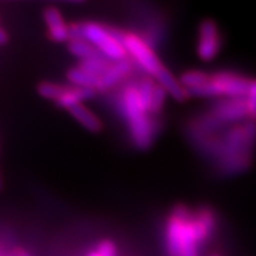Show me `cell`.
I'll return each mask as SVG.
<instances>
[{
	"label": "cell",
	"instance_id": "cell-1",
	"mask_svg": "<svg viewBox=\"0 0 256 256\" xmlns=\"http://www.w3.org/2000/svg\"><path fill=\"white\" fill-rule=\"evenodd\" d=\"M200 151L215 162L220 174H238L252 162L256 142V122L247 121L232 124L214 134H197Z\"/></svg>",
	"mask_w": 256,
	"mask_h": 256
},
{
	"label": "cell",
	"instance_id": "cell-2",
	"mask_svg": "<svg viewBox=\"0 0 256 256\" xmlns=\"http://www.w3.org/2000/svg\"><path fill=\"white\" fill-rule=\"evenodd\" d=\"M216 217L211 210L192 214L179 206L172 211L166 226V246L170 256H198L200 246L212 235Z\"/></svg>",
	"mask_w": 256,
	"mask_h": 256
},
{
	"label": "cell",
	"instance_id": "cell-3",
	"mask_svg": "<svg viewBox=\"0 0 256 256\" xmlns=\"http://www.w3.org/2000/svg\"><path fill=\"white\" fill-rule=\"evenodd\" d=\"M252 80L232 72H217L210 74L209 81L200 87L191 89L188 95L197 98H246Z\"/></svg>",
	"mask_w": 256,
	"mask_h": 256
},
{
	"label": "cell",
	"instance_id": "cell-4",
	"mask_svg": "<svg viewBox=\"0 0 256 256\" xmlns=\"http://www.w3.org/2000/svg\"><path fill=\"white\" fill-rule=\"evenodd\" d=\"M124 107L136 146L140 150L148 148L152 144L153 130L147 112L140 104L136 88L130 87L124 90Z\"/></svg>",
	"mask_w": 256,
	"mask_h": 256
},
{
	"label": "cell",
	"instance_id": "cell-5",
	"mask_svg": "<svg viewBox=\"0 0 256 256\" xmlns=\"http://www.w3.org/2000/svg\"><path fill=\"white\" fill-rule=\"evenodd\" d=\"M83 40H87L96 46L108 60L116 62L124 60L127 51L115 38L112 36L110 30H106L101 25L95 23L82 24Z\"/></svg>",
	"mask_w": 256,
	"mask_h": 256
},
{
	"label": "cell",
	"instance_id": "cell-6",
	"mask_svg": "<svg viewBox=\"0 0 256 256\" xmlns=\"http://www.w3.org/2000/svg\"><path fill=\"white\" fill-rule=\"evenodd\" d=\"M122 46L127 52L132 55L138 63L146 70L150 75L156 78L165 66L160 63L158 57L153 50L150 48L145 42L140 40L136 34H124Z\"/></svg>",
	"mask_w": 256,
	"mask_h": 256
},
{
	"label": "cell",
	"instance_id": "cell-7",
	"mask_svg": "<svg viewBox=\"0 0 256 256\" xmlns=\"http://www.w3.org/2000/svg\"><path fill=\"white\" fill-rule=\"evenodd\" d=\"M224 126H232L244 122L249 118L244 98H222L217 101L208 112Z\"/></svg>",
	"mask_w": 256,
	"mask_h": 256
},
{
	"label": "cell",
	"instance_id": "cell-8",
	"mask_svg": "<svg viewBox=\"0 0 256 256\" xmlns=\"http://www.w3.org/2000/svg\"><path fill=\"white\" fill-rule=\"evenodd\" d=\"M220 49V31L215 22L206 19L200 25L198 30L197 54L204 62H210L218 55Z\"/></svg>",
	"mask_w": 256,
	"mask_h": 256
},
{
	"label": "cell",
	"instance_id": "cell-9",
	"mask_svg": "<svg viewBox=\"0 0 256 256\" xmlns=\"http://www.w3.org/2000/svg\"><path fill=\"white\" fill-rule=\"evenodd\" d=\"M130 72V63L128 60H122L112 64L110 69L106 72L100 78V83H98V90H107L112 87H114L116 83H119L128 72Z\"/></svg>",
	"mask_w": 256,
	"mask_h": 256
},
{
	"label": "cell",
	"instance_id": "cell-10",
	"mask_svg": "<svg viewBox=\"0 0 256 256\" xmlns=\"http://www.w3.org/2000/svg\"><path fill=\"white\" fill-rule=\"evenodd\" d=\"M44 19L49 28V34L51 40L55 42H66L69 40L68 28L64 24L62 16L56 8H46L44 12Z\"/></svg>",
	"mask_w": 256,
	"mask_h": 256
},
{
	"label": "cell",
	"instance_id": "cell-11",
	"mask_svg": "<svg viewBox=\"0 0 256 256\" xmlns=\"http://www.w3.org/2000/svg\"><path fill=\"white\" fill-rule=\"evenodd\" d=\"M95 96V89L92 88H81V87H72L69 88L66 87V92H63V95L60 98L56 100V104L60 108H70L74 107L76 104H81L82 101L88 100Z\"/></svg>",
	"mask_w": 256,
	"mask_h": 256
},
{
	"label": "cell",
	"instance_id": "cell-12",
	"mask_svg": "<svg viewBox=\"0 0 256 256\" xmlns=\"http://www.w3.org/2000/svg\"><path fill=\"white\" fill-rule=\"evenodd\" d=\"M158 84L162 86L165 89L166 92L172 96L174 100L177 101H184L188 98V92L185 90L183 86L180 84V82L168 72V69L164 68L160 72L158 75L156 76Z\"/></svg>",
	"mask_w": 256,
	"mask_h": 256
},
{
	"label": "cell",
	"instance_id": "cell-13",
	"mask_svg": "<svg viewBox=\"0 0 256 256\" xmlns=\"http://www.w3.org/2000/svg\"><path fill=\"white\" fill-rule=\"evenodd\" d=\"M70 114L87 130L92 132H98L102 128L101 121L98 119V116L92 113L87 107L83 104H76L69 110Z\"/></svg>",
	"mask_w": 256,
	"mask_h": 256
},
{
	"label": "cell",
	"instance_id": "cell-14",
	"mask_svg": "<svg viewBox=\"0 0 256 256\" xmlns=\"http://www.w3.org/2000/svg\"><path fill=\"white\" fill-rule=\"evenodd\" d=\"M69 50L74 56L80 57L82 60L90 58H106L100 50L96 49L87 40H72L69 43Z\"/></svg>",
	"mask_w": 256,
	"mask_h": 256
},
{
	"label": "cell",
	"instance_id": "cell-15",
	"mask_svg": "<svg viewBox=\"0 0 256 256\" xmlns=\"http://www.w3.org/2000/svg\"><path fill=\"white\" fill-rule=\"evenodd\" d=\"M68 80L76 87L81 88H92L98 89V83H100V78L92 74L86 72L81 68H75L69 70Z\"/></svg>",
	"mask_w": 256,
	"mask_h": 256
},
{
	"label": "cell",
	"instance_id": "cell-16",
	"mask_svg": "<svg viewBox=\"0 0 256 256\" xmlns=\"http://www.w3.org/2000/svg\"><path fill=\"white\" fill-rule=\"evenodd\" d=\"M210 74L206 72H203V70H188V72H185L183 75L180 76V84L183 86L186 92L191 89L198 88L200 86L206 84V83L209 81Z\"/></svg>",
	"mask_w": 256,
	"mask_h": 256
},
{
	"label": "cell",
	"instance_id": "cell-17",
	"mask_svg": "<svg viewBox=\"0 0 256 256\" xmlns=\"http://www.w3.org/2000/svg\"><path fill=\"white\" fill-rule=\"evenodd\" d=\"M112 64L107 58H90V60H83L81 62L80 68L86 70V72L92 74V75L101 78L104 74L110 69Z\"/></svg>",
	"mask_w": 256,
	"mask_h": 256
},
{
	"label": "cell",
	"instance_id": "cell-18",
	"mask_svg": "<svg viewBox=\"0 0 256 256\" xmlns=\"http://www.w3.org/2000/svg\"><path fill=\"white\" fill-rule=\"evenodd\" d=\"M154 82L151 78L142 80L140 83L139 88H138V95H139V101L142 107L146 112H150V104H151L153 90H154Z\"/></svg>",
	"mask_w": 256,
	"mask_h": 256
},
{
	"label": "cell",
	"instance_id": "cell-19",
	"mask_svg": "<svg viewBox=\"0 0 256 256\" xmlns=\"http://www.w3.org/2000/svg\"><path fill=\"white\" fill-rule=\"evenodd\" d=\"M66 87L60 84H56V83L51 82H43L38 86L37 90L40 92V95L44 98H49V100L56 101L57 98H60L63 95V92H66Z\"/></svg>",
	"mask_w": 256,
	"mask_h": 256
},
{
	"label": "cell",
	"instance_id": "cell-20",
	"mask_svg": "<svg viewBox=\"0 0 256 256\" xmlns=\"http://www.w3.org/2000/svg\"><path fill=\"white\" fill-rule=\"evenodd\" d=\"M166 90L160 84L154 86V90H153L151 104H150V112L152 114H156L162 110V106H164L165 98H166Z\"/></svg>",
	"mask_w": 256,
	"mask_h": 256
},
{
	"label": "cell",
	"instance_id": "cell-21",
	"mask_svg": "<svg viewBox=\"0 0 256 256\" xmlns=\"http://www.w3.org/2000/svg\"><path fill=\"white\" fill-rule=\"evenodd\" d=\"M244 100L246 104H247L249 118L256 121V80H252L248 94L246 96Z\"/></svg>",
	"mask_w": 256,
	"mask_h": 256
},
{
	"label": "cell",
	"instance_id": "cell-22",
	"mask_svg": "<svg viewBox=\"0 0 256 256\" xmlns=\"http://www.w3.org/2000/svg\"><path fill=\"white\" fill-rule=\"evenodd\" d=\"M96 252L100 256H116V247L112 241L104 240L98 246Z\"/></svg>",
	"mask_w": 256,
	"mask_h": 256
},
{
	"label": "cell",
	"instance_id": "cell-23",
	"mask_svg": "<svg viewBox=\"0 0 256 256\" xmlns=\"http://www.w3.org/2000/svg\"><path fill=\"white\" fill-rule=\"evenodd\" d=\"M8 34H6V32L0 28V46H2V44H5L6 42H8Z\"/></svg>",
	"mask_w": 256,
	"mask_h": 256
},
{
	"label": "cell",
	"instance_id": "cell-24",
	"mask_svg": "<svg viewBox=\"0 0 256 256\" xmlns=\"http://www.w3.org/2000/svg\"><path fill=\"white\" fill-rule=\"evenodd\" d=\"M17 256H31V255H30V252H25V250H22V252H17Z\"/></svg>",
	"mask_w": 256,
	"mask_h": 256
},
{
	"label": "cell",
	"instance_id": "cell-25",
	"mask_svg": "<svg viewBox=\"0 0 256 256\" xmlns=\"http://www.w3.org/2000/svg\"><path fill=\"white\" fill-rule=\"evenodd\" d=\"M88 256H100V255H98L96 252H90V254H89Z\"/></svg>",
	"mask_w": 256,
	"mask_h": 256
},
{
	"label": "cell",
	"instance_id": "cell-26",
	"mask_svg": "<svg viewBox=\"0 0 256 256\" xmlns=\"http://www.w3.org/2000/svg\"><path fill=\"white\" fill-rule=\"evenodd\" d=\"M0 256H17V252H12V254H6V255H0Z\"/></svg>",
	"mask_w": 256,
	"mask_h": 256
},
{
	"label": "cell",
	"instance_id": "cell-27",
	"mask_svg": "<svg viewBox=\"0 0 256 256\" xmlns=\"http://www.w3.org/2000/svg\"><path fill=\"white\" fill-rule=\"evenodd\" d=\"M2 178H0V190H2Z\"/></svg>",
	"mask_w": 256,
	"mask_h": 256
},
{
	"label": "cell",
	"instance_id": "cell-28",
	"mask_svg": "<svg viewBox=\"0 0 256 256\" xmlns=\"http://www.w3.org/2000/svg\"><path fill=\"white\" fill-rule=\"evenodd\" d=\"M211 256H220V254H212Z\"/></svg>",
	"mask_w": 256,
	"mask_h": 256
}]
</instances>
